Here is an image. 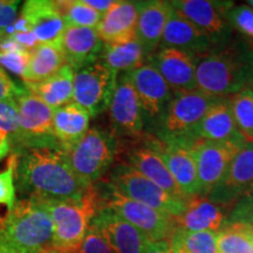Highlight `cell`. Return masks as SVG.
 Listing matches in <instances>:
<instances>
[{"instance_id":"6da1fadb","label":"cell","mask_w":253,"mask_h":253,"mask_svg":"<svg viewBox=\"0 0 253 253\" xmlns=\"http://www.w3.org/2000/svg\"><path fill=\"white\" fill-rule=\"evenodd\" d=\"M17 155L15 181L24 198H80L89 186L78 178L62 149H25Z\"/></svg>"},{"instance_id":"7a4b0ae2","label":"cell","mask_w":253,"mask_h":253,"mask_svg":"<svg viewBox=\"0 0 253 253\" xmlns=\"http://www.w3.org/2000/svg\"><path fill=\"white\" fill-rule=\"evenodd\" d=\"M253 82V45L229 41L196 59V86L202 93L226 99Z\"/></svg>"},{"instance_id":"3957f363","label":"cell","mask_w":253,"mask_h":253,"mask_svg":"<svg viewBox=\"0 0 253 253\" xmlns=\"http://www.w3.org/2000/svg\"><path fill=\"white\" fill-rule=\"evenodd\" d=\"M54 226L42 202L21 198L0 217V253H45L53 249Z\"/></svg>"},{"instance_id":"277c9868","label":"cell","mask_w":253,"mask_h":253,"mask_svg":"<svg viewBox=\"0 0 253 253\" xmlns=\"http://www.w3.org/2000/svg\"><path fill=\"white\" fill-rule=\"evenodd\" d=\"M53 220V249L71 253L80 245L102 208L96 185H91L80 198L40 199Z\"/></svg>"},{"instance_id":"5b68a950","label":"cell","mask_w":253,"mask_h":253,"mask_svg":"<svg viewBox=\"0 0 253 253\" xmlns=\"http://www.w3.org/2000/svg\"><path fill=\"white\" fill-rule=\"evenodd\" d=\"M119 153L114 132L90 128L74 147L66 151L72 170L86 186L96 184L112 168Z\"/></svg>"},{"instance_id":"8992f818","label":"cell","mask_w":253,"mask_h":253,"mask_svg":"<svg viewBox=\"0 0 253 253\" xmlns=\"http://www.w3.org/2000/svg\"><path fill=\"white\" fill-rule=\"evenodd\" d=\"M102 208L110 209L120 217L143 232L150 240H169L176 229L175 219L167 213L126 197L110 183H96Z\"/></svg>"},{"instance_id":"52a82bcc","label":"cell","mask_w":253,"mask_h":253,"mask_svg":"<svg viewBox=\"0 0 253 253\" xmlns=\"http://www.w3.org/2000/svg\"><path fill=\"white\" fill-rule=\"evenodd\" d=\"M107 181L126 197L167 213L173 219L185 210L186 199L167 192L128 163H121L114 168Z\"/></svg>"},{"instance_id":"ba28073f","label":"cell","mask_w":253,"mask_h":253,"mask_svg":"<svg viewBox=\"0 0 253 253\" xmlns=\"http://www.w3.org/2000/svg\"><path fill=\"white\" fill-rule=\"evenodd\" d=\"M15 101L20 119V130L12 145V153L39 148L61 149L53 130L54 109L32 94L27 88Z\"/></svg>"},{"instance_id":"9c48e42d","label":"cell","mask_w":253,"mask_h":253,"mask_svg":"<svg viewBox=\"0 0 253 253\" xmlns=\"http://www.w3.org/2000/svg\"><path fill=\"white\" fill-rule=\"evenodd\" d=\"M218 100L198 89L173 94L166 112L157 122L156 137L163 141L190 140L196 126Z\"/></svg>"},{"instance_id":"30bf717a","label":"cell","mask_w":253,"mask_h":253,"mask_svg":"<svg viewBox=\"0 0 253 253\" xmlns=\"http://www.w3.org/2000/svg\"><path fill=\"white\" fill-rule=\"evenodd\" d=\"M118 77L101 59L74 73L73 100L89 115H99L108 109Z\"/></svg>"},{"instance_id":"8fae6325","label":"cell","mask_w":253,"mask_h":253,"mask_svg":"<svg viewBox=\"0 0 253 253\" xmlns=\"http://www.w3.org/2000/svg\"><path fill=\"white\" fill-rule=\"evenodd\" d=\"M246 142V138L223 142L192 141L191 150L197 166L202 196H208L223 179L231 162Z\"/></svg>"},{"instance_id":"7c38bea8","label":"cell","mask_w":253,"mask_h":253,"mask_svg":"<svg viewBox=\"0 0 253 253\" xmlns=\"http://www.w3.org/2000/svg\"><path fill=\"white\" fill-rule=\"evenodd\" d=\"M147 141L162 157L186 201L201 196L197 166L191 150L192 141L186 138L163 141L156 136H148Z\"/></svg>"},{"instance_id":"4fadbf2b","label":"cell","mask_w":253,"mask_h":253,"mask_svg":"<svg viewBox=\"0 0 253 253\" xmlns=\"http://www.w3.org/2000/svg\"><path fill=\"white\" fill-rule=\"evenodd\" d=\"M173 8L184 15L196 27L212 40L214 45H224L232 37V26L227 19L232 2L210 0H175Z\"/></svg>"},{"instance_id":"5bb4252c","label":"cell","mask_w":253,"mask_h":253,"mask_svg":"<svg viewBox=\"0 0 253 253\" xmlns=\"http://www.w3.org/2000/svg\"><path fill=\"white\" fill-rule=\"evenodd\" d=\"M108 113L115 134L126 137L142 136L144 128V113L126 73H122L118 77Z\"/></svg>"},{"instance_id":"9a60e30c","label":"cell","mask_w":253,"mask_h":253,"mask_svg":"<svg viewBox=\"0 0 253 253\" xmlns=\"http://www.w3.org/2000/svg\"><path fill=\"white\" fill-rule=\"evenodd\" d=\"M253 186V141H248L236 155L223 179L208 198L229 211L237 199Z\"/></svg>"},{"instance_id":"2e32d148","label":"cell","mask_w":253,"mask_h":253,"mask_svg":"<svg viewBox=\"0 0 253 253\" xmlns=\"http://www.w3.org/2000/svg\"><path fill=\"white\" fill-rule=\"evenodd\" d=\"M126 75L140 99L144 116L153 121H160L173 96V91L169 84L148 62L126 72Z\"/></svg>"},{"instance_id":"e0dca14e","label":"cell","mask_w":253,"mask_h":253,"mask_svg":"<svg viewBox=\"0 0 253 253\" xmlns=\"http://www.w3.org/2000/svg\"><path fill=\"white\" fill-rule=\"evenodd\" d=\"M196 59L194 53L177 48H158L147 61L162 75L173 94L196 90Z\"/></svg>"},{"instance_id":"ac0fdd59","label":"cell","mask_w":253,"mask_h":253,"mask_svg":"<svg viewBox=\"0 0 253 253\" xmlns=\"http://www.w3.org/2000/svg\"><path fill=\"white\" fill-rule=\"evenodd\" d=\"M91 225L99 230L114 253H144L150 239L110 209L101 208Z\"/></svg>"},{"instance_id":"d6986e66","label":"cell","mask_w":253,"mask_h":253,"mask_svg":"<svg viewBox=\"0 0 253 253\" xmlns=\"http://www.w3.org/2000/svg\"><path fill=\"white\" fill-rule=\"evenodd\" d=\"M19 15L25 19L28 30L36 36L40 45H60L67 25L56 9L54 1L28 0L24 2Z\"/></svg>"},{"instance_id":"ffe728a7","label":"cell","mask_w":253,"mask_h":253,"mask_svg":"<svg viewBox=\"0 0 253 253\" xmlns=\"http://www.w3.org/2000/svg\"><path fill=\"white\" fill-rule=\"evenodd\" d=\"M140 1H115L102 15L96 31L104 45L123 43L136 39Z\"/></svg>"},{"instance_id":"44dd1931","label":"cell","mask_w":253,"mask_h":253,"mask_svg":"<svg viewBox=\"0 0 253 253\" xmlns=\"http://www.w3.org/2000/svg\"><path fill=\"white\" fill-rule=\"evenodd\" d=\"M67 65L75 71L100 59L104 43L96 28L67 26L60 41Z\"/></svg>"},{"instance_id":"7402d4cb","label":"cell","mask_w":253,"mask_h":253,"mask_svg":"<svg viewBox=\"0 0 253 253\" xmlns=\"http://www.w3.org/2000/svg\"><path fill=\"white\" fill-rule=\"evenodd\" d=\"M172 11L173 6L171 1H140L136 39L140 41L143 47L147 59L160 48L164 28Z\"/></svg>"},{"instance_id":"603a6c76","label":"cell","mask_w":253,"mask_h":253,"mask_svg":"<svg viewBox=\"0 0 253 253\" xmlns=\"http://www.w3.org/2000/svg\"><path fill=\"white\" fill-rule=\"evenodd\" d=\"M214 46L207 34L173 8L164 28L160 48H177L199 55Z\"/></svg>"},{"instance_id":"cb8c5ba5","label":"cell","mask_w":253,"mask_h":253,"mask_svg":"<svg viewBox=\"0 0 253 253\" xmlns=\"http://www.w3.org/2000/svg\"><path fill=\"white\" fill-rule=\"evenodd\" d=\"M245 138L236 125L231 112L229 97L219 99L208 110L204 118L196 126L190 140L202 141H233Z\"/></svg>"},{"instance_id":"d4e9b609","label":"cell","mask_w":253,"mask_h":253,"mask_svg":"<svg viewBox=\"0 0 253 253\" xmlns=\"http://www.w3.org/2000/svg\"><path fill=\"white\" fill-rule=\"evenodd\" d=\"M126 156L129 166L137 170L144 177L169 194L184 198L162 157L151 147L147 138L140 145L130 148L126 151Z\"/></svg>"},{"instance_id":"484cf974","label":"cell","mask_w":253,"mask_h":253,"mask_svg":"<svg viewBox=\"0 0 253 253\" xmlns=\"http://www.w3.org/2000/svg\"><path fill=\"white\" fill-rule=\"evenodd\" d=\"M226 216L225 209L201 195L188 199L184 212L176 218L175 223L176 227L188 232H218L225 225Z\"/></svg>"},{"instance_id":"4316f807","label":"cell","mask_w":253,"mask_h":253,"mask_svg":"<svg viewBox=\"0 0 253 253\" xmlns=\"http://www.w3.org/2000/svg\"><path fill=\"white\" fill-rule=\"evenodd\" d=\"M91 116L75 102L54 110L53 130L61 149L68 151L89 130Z\"/></svg>"},{"instance_id":"83f0119b","label":"cell","mask_w":253,"mask_h":253,"mask_svg":"<svg viewBox=\"0 0 253 253\" xmlns=\"http://www.w3.org/2000/svg\"><path fill=\"white\" fill-rule=\"evenodd\" d=\"M74 73L71 66L65 65L56 74L45 81L25 86L32 94L55 110L71 103L74 90Z\"/></svg>"},{"instance_id":"f1b7e54d","label":"cell","mask_w":253,"mask_h":253,"mask_svg":"<svg viewBox=\"0 0 253 253\" xmlns=\"http://www.w3.org/2000/svg\"><path fill=\"white\" fill-rule=\"evenodd\" d=\"M65 65H67V62L60 45L42 43L31 53L23 81L25 84L45 81L56 74Z\"/></svg>"},{"instance_id":"f546056e","label":"cell","mask_w":253,"mask_h":253,"mask_svg":"<svg viewBox=\"0 0 253 253\" xmlns=\"http://www.w3.org/2000/svg\"><path fill=\"white\" fill-rule=\"evenodd\" d=\"M101 60L116 75L130 72L147 61L143 47L137 39L115 45H104Z\"/></svg>"},{"instance_id":"4dcf8cb0","label":"cell","mask_w":253,"mask_h":253,"mask_svg":"<svg viewBox=\"0 0 253 253\" xmlns=\"http://www.w3.org/2000/svg\"><path fill=\"white\" fill-rule=\"evenodd\" d=\"M219 253H253L252 226L243 223H227L217 232Z\"/></svg>"},{"instance_id":"1f68e13d","label":"cell","mask_w":253,"mask_h":253,"mask_svg":"<svg viewBox=\"0 0 253 253\" xmlns=\"http://www.w3.org/2000/svg\"><path fill=\"white\" fill-rule=\"evenodd\" d=\"M58 12L67 26L96 28L102 14L84 4V0H61L54 1Z\"/></svg>"},{"instance_id":"d6a6232c","label":"cell","mask_w":253,"mask_h":253,"mask_svg":"<svg viewBox=\"0 0 253 253\" xmlns=\"http://www.w3.org/2000/svg\"><path fill=\"white\" fill-rule=\"evenodd\" d=\"M229 102L239 131L246 140L253 141V90L245 88L230 96Z\"/></svg>"},{"instance_id":"836d02e7","label":"cell","mask_w":253,"mask_h":253,"mask_svg":"<svg viewBox=\"0 0 253 253\" xmlns=\"http://www.w3.org/2000/svg\"><path fill=\"white\" fill-rule=\"evenodd\" d=\"M31 53L23 48L11 37L0 38V67L7 69L17 77L24 78Z\"/></svg>"},{"instance_id":"e575fe53","label":"cell","mask_w":253,"mask_h":253,"mask_svg":"<svg viewBox=\"0 0 253 253\" xmlns=\"http://www.w3.org/2000/svg\"><path fill=\"white\" fill-rule=\"evenodd\" d=\"M15 166L17 155L11 154L7 167L0 172V205H5L12 210L17 203V185H15Z\"/></svg>"},{"instance_id":"d590c367","label":"cell","mask_w":253,"mask_h":253,"mask_svg":"<svg viewBox=\"0 0 253 253\" xmlns=\"http://www.w3.org/2000/svg\"><path fill=\"white\" fill-rule=\"evenodd\" d=\"M181 235L189 253H219L217 246V232H188L181 230Z\"/></svg>"},{"instance_id":"8d00e7d4","label":"cell","mask_w":253,"mask_h":253,"mask_svg":"<svg viewBox=\"0 0 253 253\" xmlns=\"http://www.w3.org/2000/svg\"><path fill=\"white\" fill-rule=\"evenodd\" d=\"M20 130L18 104L15 100L0 101V132L7 135L11 147L17 140Z\"/></svg>"},{"instance_id":"74e56055","label":"cell","mask_w":253,"mask_h":253,"mask_svg":"<svg viewBox=\"0 0 253 253\" xmlns=\"http://www.w3.org/2000/svg\"><path fill=\"white\" fill-rule=\"evenodd\" d=\"M227 223H243L253 226V186L230 208L225 224Z\"/></svg>"},{"instance_id":"f35d334b","label":"cell","mask_w":253,"mask_h":253,"mask_svg":"<svg viewBox=\"0 0 253 253\" xmlns=\"http://www.w3.org/2000/svg\"><path fill=\"white\" fill-rule=\"evenodd\" d=\"M231 26L253 41V9L249 5L231 6L227 11Z\"/></svg>"},{"instance_id":"ab89813d","label":"cell","mask_w":253,"mask_h":253,"mask_svg":"<svg viewBox=\"0 0 253 253\" xmlns=\"http://www.w3.org/2000/svg\"><path fill=\"white\" fill-rule=\"evenodd\" d=\"M71 253H114L110 246L107 244L106 239L94 225L88 230L86 237L77 249Z\"/></svg>"},{"instance_id":"60d3db41","label":"cell","mask_w":253,"mask_h":253,"mask_svg":"<svg viewBox=\"0 0 253 253\" xmlns=\"http://www.w3.org/2000/svg\"><path fill=\"white\" fill-rule=\"evenodd\" d=\"M26 87L17 84L11 78L6 74L4 68L0 67V101L4 100H17Z\"/></svg>"},{"instance_id":"b9f144b4","label":"cell","mask_w":253,"mask_h":253,"mask_svg":"<svg viewBox=\"0 0 253 253\" xmlns=\"http://www.w3.org/2000/svg\"><path fill=\"white\" fill-rule=\"evenodd\" d=\"M19 5L17 0H0V34L17 20Z\"/></svg>"},{"instance_id":"7bdbcfd3","label":"cell","mask_w":253,"mask_h":253,"mask_svg":"<svg viewBox=\"0 0 253 253\" xmlns=\"http://www.w3.org/2000/svg\"><path fill=\"white\" fill-rule=\"evenodd\" d=\"M144 253H171L169 240H150Z\"/></svg>"},{"instance_id":"ee69618b","label":"cell","mask_w":253,"mask_h":253,"mask_svg":"<svg viewBox=\"0 0 253 253\" xmlns=\"http://www.w3.org/2000/svg\"><path fill=\"white\" fill-rule=\"evenodd\" d=\"M84 4L102 15L107 13L113 7V5L115 4V0H84Z\"/></svg>"},{"instance_id":"f6af8a7d","label":"cell","mask_w":253,"mask_h":253,"mask_svg":"<svg viewBox=\"0 0 253 253\" xmlns=\"http://www.w3.org/2000/svg\"><path fill=\"white\" fill-rule=\"evenodd\" d=\"M170 246H171V253H189L184 246V243H183L181 230L177 229V227L172 232L171 238H170Z\"/></svg>"},{"instance_id":"bcb514c9","label":"cell","mask_w":253,"mask_h":253,"mask_svg":"<svg viewBox=\"0 0 253 253\" xmlns=\"http://www.w3.org/2000/svg\"><path fill=\"white\" fill-rule=\"evenodd\" d=\"M9 153H8V151H4V150H0V160H2V158H4V157H6V156H7V155H8Z\"/></svg>"},{"instance_id":"7dc6e473","label":"cell","mask_w":253,"mask_h":253,"mask_svg":"<svg viewBox=\"0 0 253 253\" xmlns=\"http://www.w3.org/2000/svg\"><path fill=\"white\" fill-rule=\"evenodd\" d=\"M45 253H62V252L56 251V250H54V249H50V250H48V251H46Z\"/></svg>"},{"instance_id":"c3c4849f","label":"cell","mask_w":253,"mask_h":253,"mask_svg":"<svg viewBox=\"0 0 253 253\" xmlns=\"http://www.w3.org/2000/svg\"><path fill=\"white\" fill-rule=\"evenodd\" d=\"M248 4H249L250 7L253 9V0H250V1H248Z\"/></svg>"},{"instance_id":"681fc988","label":"cell","mask_w":253,"mask_h":253,"mask_svg":"<svg viewBox=\"0 0 253 253\" xmlns=\"http://www.w3.org/2000/svg\"><path fill=\"white\" fill-rule=\"evenodd\" d=\"M252 245H253V226H252Z\"/></svg>"},{"instance_id":"f907efd6","label":"cell","mask_w":253,"mask_h":253,"mask_svg":"<svg viewBox=\"0 0 253 253\" xmlns=\"http://www.w3.org/2000/svg\"><path fill=\"white\" fill-rule=\"evenodd\" d=\"M250 88H251V89L253 90V82H252V84H251V87H250Z\"/></svg>"}]
</instances>
